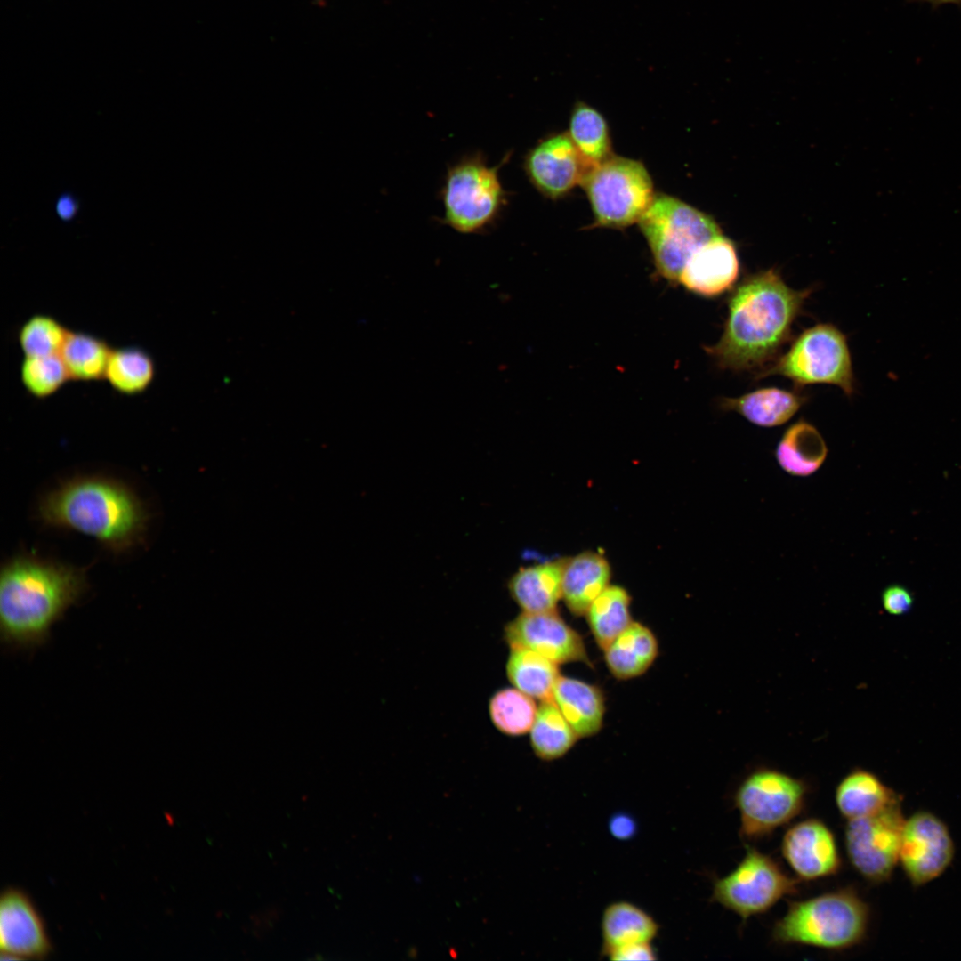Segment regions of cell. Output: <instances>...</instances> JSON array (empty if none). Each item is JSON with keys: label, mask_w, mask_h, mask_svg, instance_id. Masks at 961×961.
Here are the masks:
<instances>
[{"label": "cell", "mask_w": 961, "mask_h": 961, "mask_svg": "<svg viewBox=\"0 0 961 961\" xmlns=\"http://www.w3.org/2000/svg\"><path fill=\"white\" fill-rule=\"evenodd\" d=\"M806 399L795 392L776 387L761 388L736 398H724L721 408L733 411L761 427H774L787 422Z\"/></svg>", "instance_id": "603a6c76"}, {"label": "cell", "mask_w": 961, "mask_h": 961, "mask_svg": "<svg viewBox=\"0 0 961 961\" xmlns=\"http://www.w3.org/2000/svg\"><path fill=\"white\" fill-rule=\"evenodd\" d=\"M529 733L535 755L544 761L562 757L579 738L553 699L541 702Z\"/></svg>", "instance_id": "4316f807"}, {"label": "cell", "mask_w": 961, "mask_h": 961, "mask_svg": "<svg viewBox=\"0 0 961 961\" xmlns=\"http://www.w3.org/2000/svg\"><path fill=\"white\" fill-rule=\"evenodd\" d=\"M568 134L591 167L613 155L605 118L584 101H577L572 109Z\"/></svg>", "instance_id": "4dcf8cb0"}, {"label": "cell", "mask_w": 961, "mask_h": 961, "mask_svg": "<svg viewBox=\"0 0 961 961\" xmlns=\"http://www.w3.org/2000/svg\"><path fill=\"white\" fill-rule=\"evenodd\" d=\"M20 376L26 391L36 399L52 396L70 380L60 354L24 356Z\"/></svg>", "instance_id": "836d02e7"}, {"label": "cell", "mask_w": 961, "mask_h": 961, "mask_svg": "<svg viewBox=\"0 0 961 961\" xmlns=\"http://www.w3.org/2000/svg\"><path fill=\"white\" fill-rule=\"evenodd\" d=\"M79 200L71 192H63L55 202L58 217L65 222H71L78 214Z\"/></svg>", "instance_id": "8d00e7d4"}, {"label": "cell", "mask_w": 961, "mask_h": 961, "mask_svg": "<svg viewBox=\"0 0 961 961\" xmlns=\"http://www.w3.org/2000/svg\"><path fill=\"white\" fill-rule=\"evenodd\" d=\"M598 227L620 229L639 219L653 200L652 179L635 159L611 155L592 166L580 184Z\"/></svg>", "instance_id": "52a82bcc"}, {"label": "cell", "mask_w": 961, "mask_h": 961, "mask_svg": "<svg viewBox=\"0 0 961 961\" xmlns=\"http://www.w3.org/2000/svg\"><path fill=\"white\" fill-rule=\"evenodd\" d=\"M900 798L882 811L849 820L844 844L852 868L867 881H887L899 862L905 822Z\"/></svg>", "instance_id": "8fae6325"}, {"label": "cell", "mask_w": 961, "mask_h": 961, "mask_svg": "<svg viewBox=\"0 0 961 961\" xmlns=\"http://www.w3.org/2000/svg\"><path fill=\"white\" fill-rule=\"evenodd\" d=\"M39 516L48 526L76 530L119 551L141 538L147 521L133 492L96 477L73 480L50 492L40 503Z\"/></svg>", "instance_id": "3957f363"}, {"label": "cell", "mask_w": 961, "mask_h": 961, "mask_svg": "<svg viewBox=\"0 0 961 961\" xmlns=\"http://www.w3.org/2000/svg\"><path fill=\"white\" fill-rule=\"evenodd\" d=\"M2 959L44 958L51 944L43 921L29 898L9 888L0 900Z\"/></svg>", "instance_id": "2e32d148"}, {"label": "cell", "mask_w": 961, "mask_h": 961, "mask_svg": "<svg viewBox=\"0 0 961 961\" xmlns=\"http://www.w3.org/2000/svg\"><path fill=\"white\" fill-rule=\"evenodd\" d=\"M908 2L929 3L933 9L946 4H954L961 6V0H907Z\"/></svg>", "instance_id": "f35d334b"}, {"label": "cell", "mask_w": 961, "mask_h": 961, "mask_svg": "<svg viewBox=\"0 0 961 961\" xmlns=\"http://www.w3.org/2000/svg\"><path fill=\"white\" fill-rule=\"evenodd\" d=\"M659 925L645 909L628 900L607 905L601 918V954L628 945L652 942Z\"/></svg>", "instance_id": "44dd1931"}, {"label": "cell", "mask_w": 961, "mask_h": 961, "mask_svg": "<svg viewBox=\"0 0 961 961\" xmlns=\"http://www.w3.org/2000/svg\"><path fill=\"white\" fill-rule=\"evenodd\" d=\"M808 790L804 779L781 771L768 767L753 770L734 794L741 837L760 839L787 824L801 813Z\"/></svg>", "instance_id": "9c48e42d"}, {"label": "cell", "mask_w": 961, "mask_h": 961, "mask_svg": "<svg viewBox=\"0 0 961 961\" xmlns=\"http://www.w3.org/2000/svg\"><path fill=\"white\" fill-rule=\"evenodd\" d=\"M564 560L520 568L509 579V594L525 612L556 610L562 599Z\"/></svg>", "instance_id": "ac0fdd59"}, {"label": "cell", "mask_w": 961, "mask_h": 961, "mask_svg": "<svg viewBox=\"0 0 961 961\" xmlns=\"http://www.w3.org/2000/svg\"><path fill=\"white\" fill-rule=\"evenodd\" d=\"M810 292L791 288L772 269L746 277L729 297L722 336L705 351L721 368L760 367L788 339Z\"/></svg>", "instance_id": "6da1fadb"}, {"label": "cell", "mask_w": 961, "mask_h": 961, "mask_svg": "<svg viewBox=\"0 0 961 961\" xmlns=\"http://www.w3.org/2000/svg\"><path fill=\"white\" fill-rule=\"evenodd\" d=\"M828 455V448L819 431L800 419L784 432L775 451L779 466L788 474L807 477L817 472Z\"/></svg>", "instance_id": "d4e9b609"}, {"label": "cell", "mask_w": 961, "mask_h": 961, "mask_svg": "<svg viewBox=\"0 0 961 961\" xmlns=\"http://www.w3.org/2000/svg\"><path fill=\"white\" fill-rule=\"evenodd\" d=\"M638 224L657 272L670 283H678L682 270L696 250L721 234L709 215L664 193L655 194Z\"/></svg>", "instance_id": "8992f818"}, {"label": "cell", "mask_w": 961, "mask_h": 961, "mask_svg": "<svg viewBox=\"0 0 961 961\" xmlns=\"http://www.w3.org/2000/svg\"><path fill=\"white\" fill-rule=\"evenodd\" d=\"M954 854L950 832L935 814L919 811L905 820L899 862L912 885L922 886L941 876Z\"/></svg>", "instance_id": "7c38bea8"}, {"label": "cell", "mask_w": 961, "mask_h": 961, "mask_svg": "<svg viewBox=\"0 0 961 961\" xmlns=\"http://www.w3.org/2000/svg\"><path fill=\"white\" fill-rule=\"evenodd\" d=\"M84 570L19 556L0 576V634L12 648L42 645L53 625L85 591Z\"/></svg>", "instance_id": "7a4b0ae2"}, {"label": "cell", "mask_w": 961, "mask_h": 961, "mask_svg": "<svg viewBox=\"0 0 961 961\" xmlns=\"http://www.w3.org/2000/svg\"><path fill=\"white\" fill-rule=\"evenodd\" d=\"M511 649L535 651L556 664L583 662L591 666L581 635L556 610L519 614L505 627Z\"/></svg>", "instance_id": "4fadbf2b"}, {"label": "cell", "mask_w": 961, "mask_h": 961, "mask_svg": "<svg viewBox=\"0 0 961 961\" xmlns=\"http://www.w3.org/2000/svg\"><path fill=\"white\" fill-rule=\"evenodd\" d=\"M797 890V881L771 856L746 845V853L738 866L714 881L711 900L747 920L768 911Z\"/></svg>", "instance_id": "30bf717a"}, {"label": "cell", "mask_w": 961, "mask_h": 961, "mask_svg": "<svg viewBox=\"0 0 961 961\" xmlns=\"http://www.w3.org/2000/svg\"><path fill=\"white\" fill-rule=\"evenodd\" d=\"M506 674L514 688L542 701L553 699L560 671L558 664L529 650L511 649Z\"/></svg>", "instance_id": "484cf974"}, {"label": "cell", "mask_w": 961, "mask_h": 961, "mask_svg": "<svg viewBox=\"0 0 961 961\" xmlns=\"http://www.w3.org/2000/svg\"><path fill=\"white\" fill-rule=\"evenodd\" d=\"M773 375L787 377L796 386L828 384L838 386L846 395L854 391L846 337L837 327L827 323L805 329L786 353L756 377Z\"/></svg>", "instance_id": "ba28073f"}, {"label": "cell", "mask_w": 961, "mask_h": 961, "mask_svg": "<svg viewBox=\"0 0 961 961\" xmlns=\"http://www.w3.org/2000/svg\"><path fill=\"white\" fill-rule=\"evenodd\" d=\"M537 707L533 698L516 688L495 692L489 702V713L494 726L509 736H521L530 731Z\"/></svg>", "instance_id": "1f68e13d"}, {"label": "cell", "mask_w": 961, "mask_h": 961, "mask_svg": "<svg viewBox=\"0 0 961 961\" xmlns=\"http://www.w3.org/2000/svg\"><path fill=\"white\" fill-rule=\"evenodd\" d=\"M739 274V261L731 240L722 234L696 250L686 262L678 283L703 297H716L731 289Z\"/></svg>", "instance_id": "e0dca14e"}, {"label": "cell", "mask_w": 961, "mask_h": 961, "mask_svg": "<svg viewBox=\"0 0 961 961\" xmlns=\"http://www.w3.org/2000/svg\"><path fill=\"white\" fill-rule=\"evenodd\" d=\"M634 820L626 814H617L610 821L611 834L619 839H628L635 832Z\"/></svg>", "instance_id": "74e56055"}, {"label": "cell", "mask_w": 961, "mask_h": 961, "mask_svg": "<svg viewBox=\"0 0 961 961\" xmlns=\"http://www.w3.org/2000/svg\"><path fill=\"white\" fill-rule=\"evenodd\" d=\"M156 374L153 358L145 350L128 346L112 349L104 379L116 392L136 395L145 392Z\"/></svg>", "instance_id": "f1b7e54d"}, {"label": "cell", "mask_w": 961, "mask_h": 961, "mask_svg": "<svg viewBox=\"0 0 961 961\" xmlns=\"http://www.w3.org/2000/svg\"><path fill=\"white\" fill-rule=\"evenodd\" d=\"M868 905L851 888L838 889L792 901L771 932L779 944H798L828 950H844L866 937Z\"/></svg>", "instance_id": "277c9868"}, {"label": "cell", "mask_w": 961, "mask_h": 961, "mask_svg": "<svg viewBox=\"0 0 961 961\" xmlns=\"http://www.w3.org/2000/svg\"><path fill=\"white\" fill-rule=\"evenodd\" d=\"M781 852L794 873L803 880L836 875L842 865L833 832L815 818L801 820L786 831Z\"/></svg>", "instance_id": "9a60e30c"}, {"label": "cell", "mask_w": 961, "mask_h": 961, "mask_svg": "<svg viewBox=\"0 0 961 961\" xmlns=\"http://www.w3.org/2000/svg\"><path fill=\"white\" fill-rule=\"evenodd\" d=\"M899 799L893 789L886 786L874 772L854 768L838 783L835 802L846 820L875 814Z\"/></svg>", "instance_id": "7402d4cb"}, {"label": "cell", "mask_w": 961, "mask_h": 961, "mask_svg": "<svg viewBox=\"0 0 961 961\" xmlns=\"http://www.w3.org/2000/svg\"><path fill=\"white\" fill-rule=\"evenodd\" d=\"M610 567L604 556L584 552L563 561L562 599L576 616L585 615L594 600L610 585Z\"/></svg>", "instance_id": "d6986e66"}, {"label": "cell", "mask_w": 961, "mask_h": 961, "mask_svg": "<svg viewBox=\"0 0 961 961\" xmlns=\"http://www.w3.org/2000/svg\"><path fill=\"white\" fill-rule=\"evenodd\" d=\"M884 610L893 616H901L910 611L914 597L900 585H891L884 589L881 595Z\"/></svg>", "instance_id": "e575fe53"}, {"label": "cell", "mask_w": 961, "mask_h": 961, "mask_svg": "<svg viewBox=\"0 0 961 961\" xmlns=\"http://www.w3.org/2000/svg\"><path fill=\"white\" fill-rule=\"evenodd\" d=\"M112 348L103 339L80 331H69L61 351L70 380L104 379Z\"/></svg>", "instance_id": "f546056e"}, {"label": "cell", "mask_w": 961, "mask_h": 961, "mask_svg": "<svg viewBox=\"0 0 961 961\" xmlns=\"http://www.w3.org/2000/svg\"><path fill=\"white\" fill-rule=\"evenodd\" d=\"M604 957L615 961L658 959L657 952L652 946V942L628 945L620 949H614L606 954Z\"/></svg>", "instance_id": "d590c367"}, {"label": "cell", "mask_w": 961, "mask_h": 961, "mask_svg": "<svg viewBox=\"0 0 961 961\" xmlns=\"http://www.w3.org/2000/svg\"><path fill=\"white\" fill-rule=\"evenodd\" d=\"M631 597L618 585H609L591 603L585 615L597 645L604 650L633 622Z\"/></svg>", "instance_id": "83f0119b"}, {"label": "cell", "mask_w": 961, "mask_h": 961, "mask_svg": "<svg viewBox=\"0 0 961 961\" xmlns=\"http://www.w3.org/2000/svg\"><path fill=\"white\" fill-rule=\"evenodd\" d=\"M553 700L579 738L593 736L602 729L605 702L599 687L560 676L553 691Z\"/></svg>", "instance_id": "ffe728a7"}, {"label": "cell", "mask_w": 961, "mask_h": 961, "mask_svg": "<svg viewBox=\"0 0 961 961\" xmlns=\"http://www.w3.org/2000/svg\"><path fill=\"white\" fill-rule=\"evenodd\" d=\"M590 168L568 133L543 138L529 149L523 159V170L529 182L541 195L553 200L580 185Z\"/></svg>", "instance_id": "5bb4252c"}, {"label": "cell", "mask_w": 961, "mask_h": 961, "mask_svg": "<svg viewBox=\"0 0 961 961\" xmlns=\"http://www.w3.org/2000/svg\"><path fill=\"white\" fill-rule=\"evenodd\" d=\"M69 329L48 314L29 317L18 331V342L25 357L60 354Z\"/></svg>", "instance_id": "d6a6232c"}, {"label": "cell", "mask_w": 961, "mask_h": 961, "mask_svg": "<svg viewBox=\"0 0 961 961\" xmlns=\"http://www.w3.org/2000/svg\"><path fill=\"white\" fill-rule=\"evenodd\" d=\"M606 666L619 680L644 674L656 659L658 641L650 628L633 621L604 650Z\"/></svg>", "instance_id": "cb8c5ba5"}, {"label": "cell", "mask_w": 961, "mask_h": 961, "mask_svg": "<svg viewBox=\"0 0 961 961\" xmlns=\"http://www.w3.org/2000/svg\"><path fill=\"white\" fill-rule=\"evenodd\" d=\"M510 156L490 166L474 152L449 165L440 191L442 223L462 234H483L493 228L507 205L499 174Z\"/></svg>", "instance_id": "5b68a950"}]
</instances>
